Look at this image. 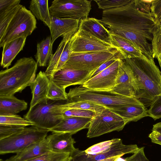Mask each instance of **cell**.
I'll list each match as a JSON object with an SVG mask.
<instances>
[{"label": "cell", "instance_id": "5bb4252c", "mask_svg": "<svg viewBox=\"0 0 161 161\" xmlns=\"http://www.w3.org/2000/svg\"><path fill=\"white\" fill-rule=\"evenodd\" d=\"M74 35L69 33L63 36L57 49L53 54L45 72L50 80H52L54 75L62 69L72 53L69 41Z\"/></svg>", "mask_w": 161, "mask_h": 161}, {"label": "cell", "instance_id": "8d00e7d4", "mask_svg": "<svg viewBox=\"0 0 161 161\" xmlns=\"http://www.w3.org/2000/svg\"><path fill=\"white\" fill-rule=\"evenodd\" d=\"M96 114L92 111L80 109H70L68 110L62 114L63 117H82L92 118Z\"/></svg>", "mask_w": 161, "mask_h": 161}, {"label": "cell", "instance_id": "7a4b0ae2", "mask_svg": "<svg viewBox=\"0 0 161 161\" xmlns=\"http://www.w3.org/2000/svg\"><path fill=\"white\" fill-rule=\"evenodd\" d=\"M121 66L130 79L135 98L146 107H150L161 95V71L154 58L142 54L124 59Z\"/></svg>", "mask_w": 161, "mask_h": 161}, {"label": "cell", "instance_id": "44dd1931", "mask_svg": "<svg viewBox=\"0 0 161 161\" xmlns=\"http://www.w3.org/2000/svg\"><path fill=\"white\" fill-rule=\"evenodd\" d=\"M79 28L88 31L97 38L113 45L109 30L99 19L93 18L81 19Z\"/></svg>", "mask_w": 161, "mask_h": 161}, {"label": "cell", "instance_id": "c3c4849f", "mask_svg": "<svg viewBox=\"0 0 161 161\" xmlns=\"http://www.w3.org/2000/svg\"><path fill=\"white\" fill-rule=\"evenodd\" d=\"M161 23V20H160V22H159V23Z\"/></svg>", "mask_w": 161, "mask_h": 161}, {"label": "cell", "instance_id": "f6af8a7d", "mask_svg": "<svg viewBox=\"0 0 161 161\" xmlns=\"http://www.w3.org/2000/svg\"><path fill=\"white\" fill-rule=\"evenodd\" d=\"M155 131L161 134V122L156 123L153 126L152 131Z\"/></svg>", "mask_w": 161, "mask_h": 161}, {"label": "cell", "instance_id": "d6a6232c", "mask_svg": "<svg viewBox=\"0 0 161 161\" xmlns=\"http://www.w3.org/2000/svg\"><path fill=\"white\" fill-rule=\"evenodd\" d=\"M151 44L153 58H156L161 55V23H156L154 27Z\"/></svg>", "mask_w": 161, "mask_h": 161}, {"label": "cell", "instance_id": "ffe728a7", "mask_svg": "<svg viewBox=\"0 0 161 161\" xmlns=\"http://www.w3.org/2000/svg\"><path fill=\"white\" fill-rule=\"evenodd\" d=\"M50 150L48 139L43 140L29 146L22 151L7 159L8 161H26L49 152Z\"/></svg>", "mask_w": 161, "mask_h": 161}, {"label": "cell", "instance_id": "e575fe53", "mask_svg": "<svg viewBox=\"0 0 161 161\" xmlns=\"http://www.w3.org/2000/svg\"><path fill=\"white\" fill-rule=\"evenodd\" d=\"M70 154L50 151L35 158L26 161H69Z\"/></svg>", "mask_w": 161, "mask_h": 161}, {"label": "cell", "instance_id": "60d3db41", "mask_svg": "<svg viewBox=\"0 0 161 161\" xmlns=\"http://www.w3.org/2000/svg\"><path fill=\"white\" fill-rule=\"evenodd\" d=\"M144 147L139 148L131 156L125 159V161H149L146 157L144 152Z\"/></svg>", "mask_w": 161, "mask_h": 161}, {"label": "cell", "instance_id": "4316f807", "mask_svg": "<svg viewBox=\"0 0 161 161\" xmlns=\"http://www.w3.org/2000/svg\"><path fill=\"white\" fill-rule=\"evenodd\" d=\"M48 1V0H31L29 8L35 17L49 28L52 16L49 10Z\"/></svg>", "mask_w": 161, "mask_h": 161}, {"label": "cell", "instance_id": "9a60e30c", "mask_svg": "<svg viewBox=\"0 0 161 161\" xmlns=\"http://www.w3.org/2000/svg\"><path fill=\"white\" fill-rule=\"evenodd\" d=\"M93 71L63 69L54 75L52 80L59 87L65 89L69 86L83 85L90 78Z\"/></svg>", "mask_w": 161, "mask_h": 161}, {"label": "cell", "instance_id": "7402d4cb", "mask_svg": "<svg viewBox=\"0 0 161 161\" xmlns=\"http://www.w3.org/2000/svg\"><path fill=\"white\" fill-rule=\"evenodd\" d=\"M26 38H19L4 44L1 62L2 67L8 69L17 55L23 49Z\"/></svg>", "mask_w": 161, "mask_h": 161}, {"label": "cell", "instance_id": "ac0fdd59", "mask_svg": "<svg viewBox=\"0 0 161 161\" xmlns=\"http://www.w3.org/2000/svg\"><path fill=\"white\" fill-rule=\"evenodd\" d=\"M72 135L68 133H52L47 136L51 151L70 155L76 149L74 146L75 142Z\"/></svg>", "mask_w": 161, "mask_h": 161}, {"label": "cell", "instance_id": "bcb514c9", "mask_svg": "<svg viewBox=\"0 0 161 161\" xmlns=\"http://www.w3.org/2000/svg\"><path fill=\"white\" fill-rule=\"evenodd\" d=\"M156 59H157L158 62L159 66L161 69V55L158 56Z\"/></svg>", "mask_w": 161, "mask_h": 161}, {"label": "cell", "instance_id": "b9f144b4", "mask_svg": "<svg viewBox=\"0 0 161 161\" xmlns=\"http://www.w3.org/2000/svg\"><path fill=\"white\" fill-rule=\"evenodd\" d=\"M120 58H121L124 59L120 53H119L115 57L102 64L98 68L93 72L91 75L90 78L96 75L103 70L108 68L114 63L118 59Z\"/></svg>", "mask_w": 161, "mask_h": 161}, {"label": "cell", "instance_id": "7dc6e473", "mask_svg": "<svg viewBox=\"0 0 161 161\" xmlns=\"http://www.w3.org/2000/svg\"><path fill=\"white\" fill-rule=\"evenodd\" d=\"M0 161H8V160H6L5 161H3V160H1Z\"/></svg>", "mask_w": 161, "mask_h": 161}, {"label": "cell", "instance_id": "7c38bea8", "mask_svg": "<svg viewBox=\"0 0 161 161\" xmlns=\"http://www.w3.org/2000/svg\"><path fill=\"white\" fill-rule=\"evenodd\" d=\"M139 148L136 144L125 145L120 139L107 152L96 155L87 154L84 151L76 148L70 155L69 161H116L125 154H133Z\"/></svg>", "mask_w": 161, "mask_h": 161}, {"label": "cell", "instance_id": "2e32d148", "mask_svg": "<svg viewBox=\"0 0 161 161\" xmlns=\"http://www.w3.org/2000/svg\"><path fill=\"white\" fill-rule=\"evenodd\" d=\"M80 19L69 18L51 17L49 27L52 44L60 36L71 33L74 34L78 31Z\"/></svg>", "mask_w": 161, "mask_h": 161}, {"label": "cell", "instance_id": "8fae6325", "mask_svg": "<svg viewBox=\"0 0 161 161\" xmlns=\"http://www.w3.org/2000/svg\"><path fill=\"white\" fill-rule=\"evenodd\" d=\"M69 42L73 53H97L118 50L116 47L97 38L89 32L80 28L72 36Z\"/></svg>", "mask_w": 161, "mask_h": 161}, {"label": "cell", "instance_id": "277c9868", "mask_svg": "<svg viewBox=\"0 0 161 161\" xmlns=\"http://www.w3.org/2000/svg\"><path fill=\"white\" fill-rule=\"evenodd\" d=\"M67 102H87L103 106L111 110L119 107L131 105H144L135 97L110 92L92 90L82 85L71 88L67 93Z\"/></svg>", "mask_w": 161, "mask_h": 161}, {"label": "cell", "instance_id": "5b68a950", "mask_svg": "<svg viewBox=\"0 0 161 161\" xmlns=\"http://www.w3.org/2000/svg\"><path fill=\"white\" fill-rule=\"evenodd\" d=\"M49 132L47 129L33 125L8 137L0 140V154L18 153L35 143L45 138Z\"/></svg>", "mask_w": 161, "mask_h": 161}, {"label": "cell", "instance_id": "ee69618b", "mask_svg": "<svg viewBox=\"0 0 161 161\" xmlns=\"http://www.w3.org/2000/svg\"><path fill=\"white\" fill-rule=\"evenodd\" d=\"M152 142L161 145V134L155 131H152L148 136Z\"/></svg>", "mask_w": 161, "mask_h": 161}, {"label": "cell", "instance_id": "f546056e", "mask_svg": "<svg viewBox=\"0 0 161 161\" xmlns=\"http://www.w3.org/2000/svg\"><path fill=\"white\" fill-rule=\"evenodd\" d=\"M0 125H17L26 127L35 124L16 114H0Z\"/></svg>", "mask_w": 161, "mask_h": 161}, {"label": "cell", "instance_id": "8992f818", "mask_svg": "<svg viewBox=\"0 0 161 161\" xmlns=\"http://www.w3.org/2000/svg\"><path fill=\"white\" fill-rule=\"evenodd\" d=\"M36 28L35 16L22 6L17 11L0 38V47L19 38H26Z\"/></svg>", "mask_w": 161, "mask_h": 161}, {"label": "cell", "instance_id": "ab89813d", "mask_svg": "<svg viewBox=\"0 0 161 161\" xmlns=\"http://www.w3.org/2000/svg\"><path fill=\"white\" fill-rule=\"evenodd\" d=\"M151 13L156 23L161 20V0H152L151 3Z\"/></svg>", "mask_w": 161, "mask_h": 161}, {"label": "cell", "instance_id": "e0dca14e", "mask_svg": "<svg viewBox=\"0 0 161 161\" xmlns=\"http://www.w3.org/2000/svg\"><path fill=\"white\" fill-rule=\"evenodd\" d=\"M92 118L82 117H63L56 125L48 130L52 133L74 134L84 129H88Z\"/></svg>", "mask_w": 161, "mask_h": 161}, {"label": "cell", "instance_id": "6da1fadb", "mask_svg": "<svg viewBox=\"0 0 161 161\" xmlns=\"http://www.w3.org/2000/svg\"><path fill=\"white\" fill-rule=\"evenodd\" d=\"M151 2L131 0L123 7L103 10L99 20L110 32L131 42L149 58H153L150 42L156 24L150 10Z\"/></svg>", "mask_w": 161, "mask_h": 161}, {"label": "cell", "instance_id": "83f0119b", "mask_svg": "<svg viewBox=\"0 0 161 161\" xmlns=\"http://www.w3.org/2000/svg\"><path fill=\"white\" fill-rule=\"evenodd\" d=\"M53 46L50 36L37 43L35 57L39 66L45 67L48 65L53 54Z\"/></svg>", "mask_w": 161, "mask_h": 161}, {"label": "cell", "instance_id": "d6986e66", "mask_svg": "<svg viewBox=\"0 0 161 161\" xmlns=\"http://www.w3.org/2000/svg\"><path fill=\"white\" fill-rule=\"evenodd\" d=\"M50 83V80L45 72L40 71L35 80L30 86L32 97L29 109L38 103L47 99V96Z\"/></svg>", "mask_w": 161, "mask_h": 161}, {"label": "cell", "instance_id": "52a82bcc", "mask_svg": "<svg viewBox=\"0 0 161 161\" xmlns=\"http://www.w3.org/2000/svg\"><path fill=\"white\" fill-rule=\"evenodd\" d=\"M61 101L47 99L29 109L24 118L34 123V126L48 130L58 124L63 117L56 110Z\"/></svg>", "mask_w": 161, "mask_h": 161}, {"label": "cell", "instance_id": "cb8c5ba5", "mask_svg": "<svg viewBox=\"0 0 161 161\" xmlns=\"http://www.w3.org/2000/svg\"><path fill=\"white\" fill-rule=\"evenodd\" d=\"M110 32L113 45L117 47L124 59L142 56V52L132 43L125 38Z\"/></svg>", "mask_w": 161, "mask_h": 161}, {"label": "cell", "instance_id": "4fadbf2b", "mask_svg": "<svg viewBox=\"0 0 161 161\" xmlns=\"http://www.w3.org/2000/svg\"><path fill=\"white\" fill-rule=\"evenodd\" d=\"M123 60L121 58L118 59L108 68L89 79L82 86L95 91H111L115 85L117 77Z\"/></svg>", "mask_w": 161, "mask_h": 161}, {"label": "cell", "instance_id": "836d02e7", "mask_svg": "<svg viewBox=\"0 0 161 161\" xmlns=\"http://www.w3.org/2000/svg\"><path fill=\"white\" fill-rule=\"evenodd\" d=\"M67 93L65 89L59 87L52 80H50L47 99L55 101H67Z\"/></svg>", "mask_w": 161, "mask_h": 161}, {"label": "cell", "instance_id": "4dcf8cb0", "mask_svg": "<svg viewBox=\"0 0 161 161\" xmlns=\"http://www.w3.org/2000/svg\"><path fill=\"white\" fill-rule=\"evenodd\" d=\"M23 5L20 4L0 12V38L4 34L9 24L19 9Z\"/></svg>", "mask_w": 161, "mask_h": 161}, {"label": "cell", "instance_id": "9c48e42d", "mask_svg": "<svg viewBox=\"0 0 161 161\" xmlns=\"http://www.w3.org/2000/svg\"><path fill=\"white\" fill-rule=\"evenodd\" d=\"M126 124L120 116L106 108L92 118L86 136L90 138L113 131H120Z\"/></svg>", "mask_w": 161, "mask_h": 161}, {"label": "cell", "instance_id": "3957f363", "mask_svg": "<svg viewBox=\"0 0 161 161\" xmlns=\"http://www.w3.org/2000/svg\"><path fill=\"white\" fill-rule=\"evenodd\" d=\"M38 67L32 57L18 60L10 68L0 72V97L10 96L30 86L36 78Z\"/></svg>", "mask_w": 161, "mask_h": 161}, {"label": "cell", "instance_id": "d4e9b609", "mask_svg": "<svg viewBox=\"0 0 161 161\" xmlns=\"http://www.w3.org/2000/svg\"><path fill=\"white\" fill-rule=\"evenodd\" d=\"M27 103L14 96L0 97V114H15L26 109Z\"/></svg>", "mask_w": 161, "mask_h": 161}, {"label": "cell", "instance_id": "f35d334b", "mask_svg": "<svg viewBox=\"0 0 161 161\" xmlns=\"http://www.w3.org/2000/svg\"><path fill=\"white\" fill-rule=\"evenodd\" d=\"M148 116L154 120L161 118V95L158 96L148 109Z\"/></svg>", "mask_w": 161, "mask_h": 161}, {"label": "cell", "instance_id": "74e56055", "mask_svg": "<svg viewBox=\"0 0 161 161\" xmlns=\"http://www.w3.org/2000/svg\"><path fill=\"white\" fill-rule=\"evenodd\" d=\"M25 127L22 126L0 125V140L14 135Z\"/></svg>", "mask_w": 161, "mask_h": 161}, {"label": "cell", "instance_id": "7bdbcfd3", "mask_svg": "<svg viewBox=\"0 0 161 161\" xmlns=\"http://www.w3.org/2000/svg\"><path fill=\"white\" fill-rule=\"evenodd\" d=\"M20 0H0V12L19 4Z\"/></svg>", "mask_w": 161, "mask_h": 161}, {"label": "cell", "instance_id": "f1b7e54d", "mask_svg": "<svg viewBox=\"0 0 161 161\" xmlns=\"http://www.w3.org/2000/svg\"><path fill=\"white\" fill-rule=\"evenodd\" d=\"M58 108L62 114L68 110L74 109L89 110L97 114L107 108L95 103L84 101L72 102L62 101L58 104Z\"/></svg>", "mask_w": 161, "mask_h": 161}, {"label": "cell", "instance_id": "30bf717a", "mask_svg": "<svg viewBox=\"0 0 161 161\" xmlns=\"http://www.w3.org/2000/svg\"><path fill=\"white\" fill-rule=\"evenodd\" d=\"M92 1L54 0L49 10L51 16L81 19L88 18L92 9Z\"/></svg>", "mask_w": 161, "mask_h": 161}, {"label": "cell", "instance_id": "ba28073f", "mask_svg": "<svg viewBox=\"0 0 161 161\" xmlns=\"http://www.w3.org/2000/svg\"><path fill=\"white\" fill-rule=\"evenodd\" d=\"M120 53L114 49L110 51L93 53H73L63 67L80 71H92Z\"/></svg>", "mask_w": 161, "mask_h": 161}, {"label": "cell", "instance_id": "1f68e13d", "mask_svg": "<svg viewBox=\"0 0 161 161\" xmlns=\"http://www.w3.org/2000/svg\"><path fill=\"white\" fill-rule=\"evenodd\" d=\"M120 139L114 138L95 144L84 151L86 154L96 155L105 153L110 150L113 144Z\"/></svg>", "mask_w": 161, "mask_h": 161}, {"label": "cell", "instance_id": "484cf974", "mask_svg": "<svg viewBox=\"0 0 161 161\" xmlns=\"http://www.w3.org/2000/svg\"><path fill=\"white\" fill-rule=\"evenodd\" d=\"M108 92L120 95L135 97L133 88L130 79L122 67L121 65L117 77L115 85L112 90Z\"/></svg>", "mask_w": 161, "mask_h": 161}, {"label": "cell", "instance_id": "603a6c76", "mask_svg": "<svg viewBox=\"0 0 161 161\" xmlns=\"http://www.w3.org/2000/svg\"><path fill=\"white\" fill-rule=\"evenodd\" d=\"M111 110L120 116L126 124L130 121H137L144 117L149 116L148 109L144 105L121 106Z\"/></svg>", "mask_w": 161, "mask_h": 161}, {"label": "cell", "instance_id": "d590c367", "mask_svg": "<svg viewBox=\"0 0 161 161\" xmlns=\"http://www.w3.org/2000/svg\"><path fill=\"white\" fill-rule=\"evenodd\" d=\"M131 0H94L97 4L98 8L103 10L120 8L124 6Z\"/></svg>", "mask_w": 161, "mask_h": 161}]
</instances>
